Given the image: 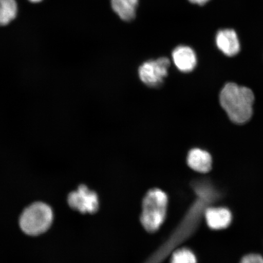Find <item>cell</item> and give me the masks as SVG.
Masks as SVG:
<instances>
[{"mask_svg":"<svg viewBox=\"0 0 263 263\" xmlns=\"http://www.w3.org/2000/svg\"><path fill=\"white\" fill-rule=\"evenodd\" d=\"M254 99L250 88L232 82L223 87L219 97L223 110L230 120L236 124H244L251 119Z\"/></svg>","mask_w":263,"mask_h":263,"instance_id":"1","label":"cell"},{"mask_svg":"<svg viewBox=\"0 0 263 263\" xmlns=\"http://www.w3.org/2000/svg\"><path fill=\"white\" fill-rule=\"evenodd\" d=\"M168 199L166 194L159 189L147 192L143 199L141 222L147 232L159 230L165 219Z\"/></svg>","mask_w":263,"mask_h":263,"instance_id":"2","label":"cell"},{"mask_svg":"<svg viewBox=\"0 0 263 263\" xmlns=\"http://www.w3.org/2000/svg\"><path fill=\"white\" fill-rule=\"evenodd\" d=\"M53 214L50 207L42 202H36L28 207L20 218L23 231L29 235H39L47 231L51 225Z\"/></svg>","mask_w":263,"mask_h":263,"instance_id":"3","label":"cell"},{"mask_svg":"<svg viewBox=\"0 0 263 263\" xmlns=\"http://www.w3.org/2000/svg\"><path fill=\"white\" fill-rule=\"evenodd\" d=\"M170 64V61L167 58H160L157 60L144 62L139 69L140 80L148 86H160L168 74Z\"/></svg>","mask_w":263,"mask_h":263,"instance_id":"4","label":"cell"},{"mask_svg":"<svg viewBox=\"0 0 263 263\" xmlns=\"http://www.w3.org/2000/svg\"><path fill=\"white\" fill-rule=\"evenodd\" d=\"M68 204L82 213H93L98 209L99 200L96 193L85 185H81L68 196Z\"/></svg>","mask_w":263,"mask_h":263,"instance_id":"5","label":"cell"},{"mask_svg":"<svg viewBox=\"0 0 263 263\" xmlns=\"http://www.w3.org/2000/svg\"><path fill=\"white\" fill-rule=\"evenodd\" d=\"M217 47L223 54L232 57L237 54L240 50V44L237 34L233 29H222L216 36Z\"/></svg>","mask_w":263,"mask_h":263,"instance_id":"6","label":"cell"},{"mask_svg":"<svg viewBox=\"0 0 263 263\" xmlns=\"http://www.w3.org/2000/svg\"><path fill=\"white\" fill-rule=\"evenodd\" d=\"M173 60L178 70L189 73L195 69L197 64L195 52L187 46H179L172 52Z\"/></svg>","mask_w":263,"mask_h":263,"instance_id":"7","label":"cell"},{"mask_svg":"<svg viewBox=\"0 0 263 263\" xmlns=\"http://www.w3.org/2000/svg\"><path fill=\"white\" fill-rule=\"evenodd\" d=\"M187 163L194 171L200 173H206L212 169V158L206 151L195 148L190 151L187 157Z\"/></svg>","mask_w":263,"mask_h":263,"instance_id":"8","label":"cell"},{"mask_svg":"<svg viewBox=\"0 0 263 263\" xmlns=\"http://www.w3.org/2000/svg\"><path fill=\"white\" fill-rule=\"evenodd\" d=\"M207 224L215 230L228 228L232 221V215L229 210L224 208H210L205 212Z\"/></svg>","mask_w":263,"mask_h":263,"instance_id":"9","label":"cell"},{"mask_svg":"<svg viewBox=\"0 0 263 263\" xmlns=\"http://www.w3.org/2000/svg\"><path fill=\"white\" fill-rule=\"evenodd\" d=\"M139 0H111V8L120 18L130 21L136 16V10Z\"/></svg>","mask_w":263,"mask_h":263,"instance_id":"10","label":"cell"},{"mask_svg":"<svg viewBox=\"0 0 263 263\" xmlns=\"http://www.w3.org/2000/svg\"><path fill=\"white\" fill-rule=\"evenodd\" d=\"M17 5L15 0H0V26L9 24L15 18Z\"/></svg>","mask_w":263,"mask_h":263,"instance_id":"11","label":"cell"},{"mask_svg":"<svg viewBox=\"0 0 263 263\" xmlns=\"http://www.w3.org/2000/svg\"><path fill=\"white\" fill-rule=\"evenodd\" d=\"M172 263H197L195 254L185 248L175 250L172 256Z\"/></svg>","mask_w":263,"mask_h":263,"instance_id":"12","label":"cell"},{"mask_svg":"<svg viewBox=\"0 0 263 263\" xmlns=\"http://www.w3.org/2000/svg\"><path fill=\"white\" fill-rule=\"evenodd\" d=\"M241 263H263V258L257 254H250L245 256Z\"/></svg>","mask_w":263,"mask_h":263,"instance_id":"13","label":"cell"},{"mask_svg":"<svg viewBox=\"0 0 263 263\" xmlns=\"http://www.w3.org/2000/svg\"><path fill=\"white\" fill-rule=\"evenodd\" d=\"M190 3L193 4H196L198 5H204L206 3L210 1V0H189Z\"/></svg>","mask_w":263,"mask_h":263,"instance_id":"14","label":"cell"},{"mask_svg":"<svg viewBox=\"0 0 263 263\" xmlns=\"http://www.w3.org/2000/svg\"><path fill=\"white\" fill-rule=\"evenodd\" d=\"M29 1L33 2V3H37V2L42 1V0H29Z\"/></svg>","mask_w":263,"mask_h":263,"instance_id":"15","label":"cell"}]
</instances>
